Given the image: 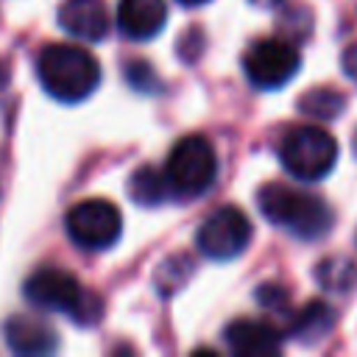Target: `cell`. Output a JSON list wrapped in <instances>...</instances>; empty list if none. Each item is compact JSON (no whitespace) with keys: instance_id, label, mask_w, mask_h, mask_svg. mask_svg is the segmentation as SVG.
I'll use <instances>...</instances> for the list:
<instances>
[{"instance_id":"1","label":"cell","mask_w":357,"mask_h":357,"mask_svg":"<svg viewBox=\"0 0 357 357\" xmlns=\"http://www.w3.org/2000/svg\"><path fill=\"white\" fill-rule=\"evenodd\" d=\"M36 75L50 98L61 103H78L100 84V64L84 45L53 42L39 50Z\"/></svg>"},{"instance_id":"2","label":"cell","mask_w":357,"mask_h":357,"mask_svg":"<svg viewBox=\"0 0 357 357\" xmlns=\"http://www.w3.org/2000/svg\"><path fill=\"white\" fill-rule=\"evenodd\" d=\"M259 212L287 234L298 240H321L332 231L335 212L318 195L301 192L282 181H268L257 192Z\"/></svg>"},{"instance_id":"3","label":"cell","mask_w":357,"mask_h":357,"mask_svg":"<svg viewBox=\"0 0 357 357\" xmlns=\"http://www.w3.org/2000/svg\"><path fill=\"white\" fill-rule=\"evenodd\" d=\"M25 298L39 310L70 315L75 324H95L100 318V298L89 293L73 273L61 268H39L22 284Z\"/></svg>"},{"instance_id":"4","label":"cell","mask_w":357,"mask_h":357,"mask_svg":"<svg viewBox=\"0 0 357 357\" xmlns=\"http://www.w3.org/2000/svg\"><path fill=\"white\" fill-rule=\"evenodd\" d=\"M162 176H165L167 192L176 198L204 195L215 184V176H218V156H215L212 142L201 134L181 137L170 148Z\"/></svg>"},{"instance_id":"5","label":"cell","mask_w":357,"mask_h":357,"mask_svg":"<svg viewBox=\"0 0 357 357\" xmlns=\"http://www.w3.org/2000/svg\"><path fill=\"white\" fill-rule=\"evenodd\" d=\"M279 162L298 181H321L337 162V142L321 126H296L279 142Z\"/></svg>"},{"instance_id":"6","label":"cell","mask_w":357,"mask_h":357,"mask_svg":"<svg viewBox=\"0 0 357 357\" xmlns=\"http://www.w3.org/2000/svg\"><path fill=\"white\" fill-rule=\"evenodd\" d=\"M64 229L75 245L86 251H103L117 243L123 231V215L106 198H84L75 206H70Z\"/></svg>"},{"instance_id":"7","label":"cell","mask_w":357,"mask_h":357,"mask_svg":"<svg viewBox=\"0 0 357 357\" xmlns=\"http://www.w3.org/2000/svg\"><path fill=\"white\" fill-rule=\"evenodd\" d=\"M195 243H198V251L209 259H218V262L234 259L251 243V220L240 206H218L201 223Z\"/></svg>"},{"instance_id":"8","label":"cell","mask_w":357,"mask_h":357,"mask_svg":"<svg viewBox=\"0 0 357 357\" xmlns=\"http://www.w3.org/2000/svg\"><path fill=\"white\" fill-rule=\"evenodd\" d=\"M243 70L251 86L279 89L298 73V50L276 36L257 39L243 56Z\"/></svg>"},{"instance_id":"9","label":"cell","mask_w":357,"mask_h":357,"mask_svg":"<svg viewBox=\"0 0 357 357\" xmlns=\"http://www.w3.org/2000/svg\"><path fill=\"white\" fill-rule=\"evenodd\" d=\"M226 346L243 357H265L282 349V335L273 324L259 318H237L223 332Z\"/></svg>"},{"instance_id":"10","label":"cell","mask_w":357,"mask_h":357,"mask_svg":"<svg viewBox=\"0 0 357 357\" xmlns=\"http://www.w3.org/2000/svg\"><path fill=\"white\" fill-rule=\"evenodd\" d=\"M59 25L81 42H100L109 33V11L103 0H64Z\"/></svg>"},{"instance_id":"11","label":"cell","mask_w":357,"mask_h":357,"mask_svg":"<svg viewBox=\"0 0 357 357\" xmlns=\"http://www.w3.org/2000/svg\"><path fill=\"white\" fill-rule=\"evenodd\" d=\"M167 20L165 0H117V25L128 39H151Z\"/></svg>"},{"instance_id":"12","label":"cell","mask_w":357,"mask_h":357,"mask_svg":"<svg viewBox=\"0 0 357 357\" xmlns=\"http://www.w3.org/2000/svg\"><path fill=\"white\" fill-rule=\"evenodd\" d=\"M3 335L11 351L17 354H50L59 346L56 332L33 315H14L3 324Z\"/></svg>"},{"instance_id":"13","label":"cell","mask_w":357,"mask_h":357,"mask_svg":"<svg viewBox=\"0 0 357 357\" xmlns=\"http://www.w3.org/2000/svg\"><path fill=\"white\" fill-rule=\"evenodd\" d=\"M335 326V310L318 298L307 301L290 321V335L304 340V343H318L321 337L329 335V329Z\"/></svg>"},{"instance_id":"14","label":"cell","mask_w":357,"mask_h":357,"mask_svg":"<svg viewBox=\"0 0 357 357\" xmlns=\"http://www.w3.org/2000/svg\"><path fill=\"white\" fill-rule=\"evenodd\" d=\"M315 282L329 293H346L357 284V265L349 257H326L315 268Z\"/></svg>"},{"instance_id":"15","label":"cell","mask_w":357,"mask_h":357,"mask_svg":"<svg viewBox=\"0 0 357 357\" xmlns=\"http://www.w3.org/2000/svg\"><path fill=\"white\" fill-rule=\"evenodd\" d=\"M128 195H131L137 204H142V206H156V204H162L170 192H167L165 176H162L156 167L142 165V167H137V170L131 173V178H128Z\"/></svg>"},{"instance_id":"16","label":"cell","mask_w":357,"mask_h":357,"mask_svg":"<svg viewBox=\"0 0 357 357\" xmlns=\"http://www.w3.org/2000/svg\"><path fill=\"white\" fill-rule=\"evenodd\" d=\"M298 109L312 117H337L343 109V95L329 86H315L298 100Z\"/></svg>"},{"instance_id":"17","label":"cell","mask_w":357,"mask_h":357,"mask_svg":"<svg viewBox=\"0 0 357 357\" xmlns=\"http://www.w3.org/2000/svg\"><path fill=\"white\" fill-rule=\"evenodd\" d=\"M257 298H259L265 307H273V304H284V301H287V293H284V287L262 284V287L257 290Z\"/></svg>"},{"instance_id":"18","label":"cell","mask_w":357,"mask_h":357,"mask_svg":"<svg viewBox=\"0 0 357 357\" xmlns=\"http://www.w3.org/2000/svg\"><path fill=\"white\" fill-rule=\"evenodd\" d=\"M343 70H346V75L357 84V42L343 53Z\"/></svg>"},{"instance_id":"19","label":"cell","mask_w":357,"mask_h":357,"mask_svg":"<svg viewBox=\"0 0 357 357\" xmlns=\"http://www.w3.org/2000/svg\"><path fill=\"white\" fill-rule=\"evenodd\" d=\"M181 6H204V3H209V0H178Z\"/></svg>"},{"instance_id":"20","label":"cell","mask_w":357,"mask_h":357,"mask_svg":"<svg viewBox=\"0 0 357 357\" xmlns=\"http://www.w3.org/2000/svg\"><path fill=\"white\" fill-rule=\"evenodd\" d=\"M354 151H357V137H354Z\"/></svg>"}]
</instances>
